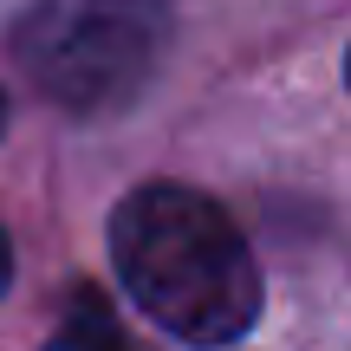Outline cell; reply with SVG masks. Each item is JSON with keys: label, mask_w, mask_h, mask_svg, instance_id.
<instances>
[{"label": "cell", "mask_w": 351, "mask_h": 351, "mask_svg": "<svg viewBox=\"0 0 351 351\" xmlns=\"http://www.w3.org/2000/svg\"><path fill=\"white\" fill-rule=\"evenodd\" d=\"M111 261L130 300L182 345H234L261 319V267L221 202L143 182L111 208Z\"/></svg>", "instance_id": "1"}, {"label": "cell", "mask_w": 351, "mask_h": 351, "mask_svg": "<svg viewBox=\"0 0 351 351\" xmlns=\"http://www.w3.org/2000/svg\"><path fill=\"white\" fill-rule=\"evenodd\" d=\"M169 52V0H26L13 59L39 98L72 117H117L150 91Z\"/></svg>", "instance_id": "2"}, {"label": "cell", "mask_w": 351, "mask_h": 351, "mask_svg": "<svg viewBox=\"0 0 351 351\" xmlns=\"http://www.w3.org/2000/svg\"><path fill=\"white\" fill-rule=\"evenodd\" d=\"M52 351H143L130 339V326L111 313L98 287H72L59 306V326H52Z\"/></svg>", "instance_id": "3"}, {"label": "cell", "mask_w": 351, "mask_h": 351, "mask_svg": "<svg viewBox=\"0 0 351 351\" xmlns=\"http://www.w3.org/2000/svg\"><path fill=\"white\" fill-rule=\"evenodd\" d=\"M7 287H13V241L0 234V293H7Z\"/></svg>", "instance_id": "4"}, {"label": "cell", "mask_w": 351, "mask_h": 351, "mask_svg": "<svg viewBox=\"0 0 351 351\" xmlns=\"http://www.w3.org/2000/svg\"><path fill=\"white\" fill-rule=\"evenodd\" d=\"M0 137H7V98H0Z\"/></svg>", "instance_id": "5"}, {"label": "cell", "mask_w": 351, "mask_h": 351, "mask_svg": "<svg viewBox=\"0 0 351 351\" xmlns=\"http://www.w3.org/2000/svg\"><path fill=\"white\" fill-rule=\"evenodd\" d=\"M345 78H351V65H345Z\"/></svg>", "instance_id": "6"}]
</instances>
